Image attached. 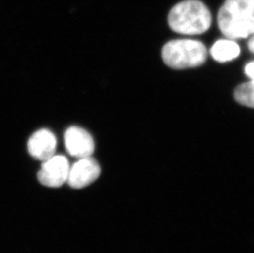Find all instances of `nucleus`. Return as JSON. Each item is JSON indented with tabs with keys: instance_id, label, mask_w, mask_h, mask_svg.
I'll return each mask as SVG.
<instances>
[{
	"instance_id": "1",
	"label": "nucleus",
	"mask_w": 254,
	"mask_h": 253,
	"mask_svg": "<svg viewBox=\"0 0 254 253\" xmlns=\"http://www.w3.org/2000/svg\"><path fill=\"white\" fill-rule=\"evenodd\" d=\"M212 16L208 7L200 0H185L171 8L168 24L176 33L194 36L208 31Z\"/></svg>"
},
{
	"instance_id": "2",
	"label": "nucleus",
	"mask_w": 254,
	"mask_h": 253,
	"mask_svg": "<svg viewBox=\"0 0 254 253\" xmlns=\"http://www.w3.org/2000/svg\"><path fill=\"white\" fill-rule=\"evenodd\" d=\"M218 26L226 38L254 35V0H226L219 10Z\"/></svg>"
},
{
	"instance_id": "3",
	"label": "nucleus",
	"mask_w": 254,
	"mask_h": 253,
	"mask_svg": "<svg viewBox=\"0 0 254 253\" xmlns=\"http://www.w3.org/2000/svg\"><path fill=\"white\" fill-rule=\"evenodd\" d=\"M161 56L168 67L176 70L197 67L206 62L208 51L201 41L192 39H178L163 46Z\"/></svg>"
},
{
	"instance_id": "4",
	"label": "nucleus",
	"mask_w": 254,
	"mask_h": 253,
	"mask_svg": "<svg viewBox=\"0 0 254 253\" xmlns=\"http://www.w3.org/2000/svg\"><path fill=\"white\" fill-rule=\"evenodd\" d=\"M70 165L64 155H54L43 161L37 178L42 185L50 188H59L66 183L69 173Z\"/></svg>"
},
{
	"instance_id": "5",
	"label": "nucleus",
	"mask_w": 254,
	"mask_h": 253,
	"mask_svg": "<svg viewBox=\"0 0 254 253\" xmlns=\"http://www.w3.org/2000/svg\"><path fill=\"white\" fill-rule=\"evenodd\" d=\"M99 163L91 156L78 159L70 166L67 183L72 189H84L96 181L101 175Z\"/></svg>"
},
{
	"instance_id": "6",
	"label": "nucleus",
	"mask_w": 254,
	"mask_h": 253,
	"mask_svg": "<svg viewBox=\"0 0 254 253\" xmlns=\"http://www.w3.org/2000/svg\"><path fill=\"white\" fill-rule=\"evenodd\" d=\"M65 145L70 155L77 159L91 156L95 142L91 134L78 126H71L65 132Z\"/></svg>"
},
{
	"instance_id": "7",
	"label": "nucleus",
	"mask_w": 254,
	"mask_h": 253,
	"mask_svg": "<svg viewBox=\"0 0 254 253\" xmlns=\"http://www.w3.org/2000/svg\"><path fill=\"white\" fill-rule=\"evenodd\" d=\"M56 146L57 141L53 132L47 129H41L30 137L27 149L32 157L45 161L55 155Z\"/></svg>"
},
{
	"instance_id": "8",
	"label": "nucleus",
	"mask_w": 254,
	"mask_h": 253,
	"mask_svg": "<svg viewBox=\"0 0 254 253\" xmlns=\"http://www.w3.org/2000/svg\"><path fill=\"white\" fill-rule=\"evenodd\" d=\"M210 54L217 62H229L240 55V46L233 39H221L211 46Z\"/></svg>"
},
{
	"instance_id": "9",
	"label": "nucleus",
	"mask_w": 254,
	"mask_h": 253,
	"mask_svg": "<svg viewBox=\"0 0 254 253\" xmlns=\"http://www.w3.org/2000/svg\"><path fill=\"white\" fill-rule=\"evenodd\" d=\"M235 101L246 107L254 108V81L241 84L235 89L234 93Z\"/></svg>"
},
{
	"instance_id": "10",
	"label": "nucleus",
	"mask_w": 254,
	"mask_h": 253,
	"mask_svg": "<svg viewBox=\"0 0 254 253\" xmlns=\"http://www.w3.org/2000/svg\"><path fill=\"white\" fill-rule=\"evenodd\" d=\"M245 72L249 78L254 81V62L250 63L245 66Z\"/></svg>"
},
{
	"instance_id": "11",
	"label": "nucleus",
	"mask_w": 254,
	"mask_h": 253,
	"mask_svg": "<svg viewBox=\"0 0 254 253\" xmlns=\"http://www.w3.org/2000/svg\"><path fill=\"white\" fill-rule=\"evenodd\" d=\"M248 48L250 50V52L254 54V35L250 39V41L248 42Z\"/></svg>"
}]
</instances>
